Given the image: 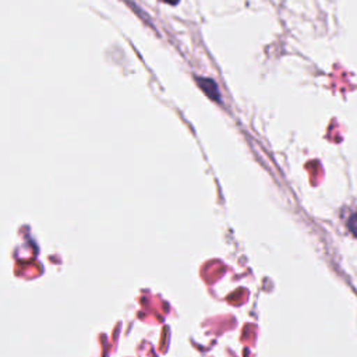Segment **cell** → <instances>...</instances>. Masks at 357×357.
Returning a JSON list of instances; mask_svg holds the SVG:
<instances>
[{"instance_id": "1", "label": "cell", "mask_w": 357, "mask_h": 357, "mask_svg": "<svg viewBox=\"0 0 357 357\" xmlns=\"http://www.w3.org/2000/svg\"><path fill=\"white\" fill-rule=\"evenodd\" d=\"M347 227H349V230L357 237V212L353 213V215L349 218V220H347Z\"/></svg>"}, {"instance_id": "2", "label": "cell", "mask_w": 357, "mask_h": 357, "mask_svg": "<svg viewBox=\"0 0 357 357\" xmlns=\"http://www.w3.org/2000/svg\"><path fill=\"white\" fill-rule=\"evenodd\" d=\"M162 1H165V3H167L170 6H176L178 3V0H162Z\"/></svg>"}]
</instances>
